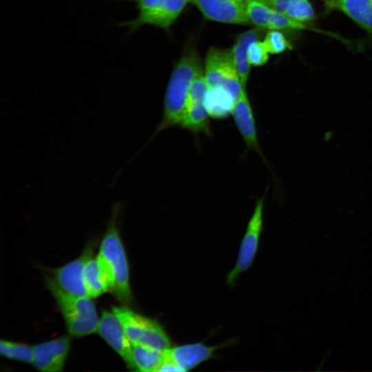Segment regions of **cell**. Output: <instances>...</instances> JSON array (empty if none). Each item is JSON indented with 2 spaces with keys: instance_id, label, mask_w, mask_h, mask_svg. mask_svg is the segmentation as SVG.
Masks as SVG:
<instances>
[{
  "instance_id": "1",
  "label": "cell",
  "mask_w": 372,
  "mask_h": 372,
  "mask_svg": "<svg viewBox=\"0 0 372 372\" xmlns=\"http://www.w3.org/2000/svg\"><path fill=\"white\" fill-rule=\"evenodd\" d=\"M123 208V203L119 201L112 205L110 218L96 257L105 276L109 291L127 306L131 304L133 298L127 256L118 226Z\"/></svg>"
},
{
  "instance_id": "2",
  "label": "cell",
  "mask_w": 372,
  "mask_h": 372,
  "mask_svg": "<svg viewBox=\"0 0 372 372\" xmlns=\"http://www.w3.org/2000/svg\"><path fill=\"white\" fill-rule=\"evenodd\" d=\"M200 68V61L193 53L185 54L177 63L165 90L161 119L149 141L162 131L180 125L192 81Z\"/></svg>"
},
{
  "instance_id": "3",
  "label": "cell",
  "mask_w": 372,
  "mask_h": 372,
  "mask_svg": "<svg viewBox=\"0 0 372 372\" xmlns=\"http://www.w3.org/2000/svg\"><path fill=\"white\" fill-rule=\"evenodd\" d=\"M45 280L70 335L83 337L97 331L100 318L92 298L64 291L52 278L47 277Z\"/></svg>"
},
{
  "instance_id": "4",
  "label": "cell",
  "mask_w": 372,
  "mask_h": 372,
  "mask_svg": "<svg viewBox=\"0 0 372 372\" xmlns=\"http://www.w3.org/2000/svg\"><path fill=\"white\" fill-rule=\"evenodd\" d=\"M112 311L119 319L132 344L145 345L161 351L171 347L168 335L157 321L141 316L125 305L113 307Z\"/></svg>"
},
{
  "instance_id": "5",
  "label": "cell",
  "mask_w": 372,
  "mask_h": 372,
  "mask_svg": "<svg viewBox=\"0 0 372 372\" xmlns=\"http://www.w3.org/2000/svg\"><path fill=\"white\" fill-rule=\"evenodd\" d=\"M136 4L137 16L132 20L121 23L130 32L143 25L163 29L169 28L189 3V0H131Z\"/></svg>"
},
{
  "instance_id": "6",
  "label": "cell",
  "mask_w": 372,
  "mask_h": 372,
  "mask_svg": "<svg viewBox=\"0 0 372 372\" xmlns=\"http://www.w3.org/2000/svg\"><path fill=\"white\" fill-rule=\"evenodd\" d=\"M203 71L207 90H224L236 99L238 98L244 87L231 50L210 48L205 57Z\"/></svg>"
},
{
  "instance_id": "7",
  "label": "cell",
  "mask_w": 372,
  "mask_h": 372,
  "mask_svg": "<svg viewBox=\"0 0 372 372\" xmlns=\"http://www.w3.org/2000/svg\"><path fill=\"white\" fill-rule=\"evenodd\" d=\"M265 194L256 202L252 215L240 245L237 260L227 276V283L232 286L239 276L251 265L258 251L263 227V211Z\"/></svg>"
},
{
  "instance_id": "8",
  "label": "cell",
  "mask_w": 372,
  "mask_h": 372,
  "mask_svg": "<svg viewBox=\"0 0 372 372\" xmlns=\"http://www.w3.org/2000/svg\"><path fill=\"white\" fill-rule=\"evenodd\" d=\"M207 19L227 24L249 25L245 2L239 0H189Z\"/></svg>"
},
{
  "instance_id": "9",
  "label": "cell",
  "mask_w": 372,
  "mask_h": 372,
  "mask_svg": "<svg viewBox=\"0 0 372 372\" xmlns=\"http://www.w3.org/2000/svg\"><path fill=\"white\" fill-rule=\"evenodd\" d=\"M97 331L100 336L116 351L127 366L134 369L132 358V343L128 339L121 322L112 311H102Z\"/></svg>"
},
{
  "instance_id": "10",
  "label": "cell",
  "mask_w": 372,
  "mask_h": 372,
  "mask_svg": "<svg viewBox=\"0 0 372 372\" xmlns=\"http://www.w3.org/2000/svg\"><path fill=\"white\" fill-rule=\"evenodd\" d=\"M231 115L246 149L256 152L267 164L259 145L254 114L245 87L242 89Z\"/></svg>"
},
{
  "instance_id": "11",
  "label": "cell",
  "mask_w": 372,
  "mask_h": 372,
  "mask_svg": "<svg viewBox=\"0 0 372 372\" xmlns=\"http://www.w3.org/2000/svg\"><path fill=\"white\" fill-rule=\"evenodd\" d=\"M70 347L68 336H61L33 346L32 364L45 372L62 371Z\"/></svg>"
},
{
  "instance_id": "12",
  "label": "cell",
  "mask_w": 372,
  "mask_h": 372,
  "mask_svg": "<svg viewBox=\"0 0 372 372\" xmlns=\"http://www.w3.org/2000/svg\"><path fill=\"white\" fill-rule=\"evenodd\" d=\"M92 247L87 246L79 257L54 271V280L64 291L76 296H89L83 280V268L87 258L92 256Z\"/></svg>"
},
{
  "instance_id": "13",
  "label": "cell",
  "mask_w": 372,
  "mask_h": 372,
  "mask_svg": "<svg viewBox=\"0 0 372 372\" xmlns=\"http://www.w3.org/2000/svg\"><path fill=\"white\" fill-rule=\"evenodd\" d=\"M216 349L203 343L183 344L166 349L165 356L185 372L211 358Z\"/></svg>"
},
{
  "instance_id": "14",
  "label": "cell",
  "mask_w": 372,
  "mask_h": 372,
  "mask_svg": "<svg viewBox=\"0 0 372 372\" xmlns=\"http://www.w3.org/2000/svg\"><path fill=\"white\" fill-rule=\"evenodd\" d=\"M326 8L344 13L372 35V0H324Z\"/></svg>"
},
{
  "instance_id": "15",
  "label": "cell",
  "mask_w": 372,
  "mask_h": 372,
  "mask_svg": "<svg viewBox=\"0 0 372 372\" xmlns=\"http://www.w3.org/2000/svg\"><path fill=\"white\" fill-rule=\"evenodd\" d=\"M262 30L256 27L242 33L230 50L241 83L245 88L251 70L248 61L249 46L253 41L259 39Z\"/></svg>"
},
{
  "instance_id": "16",
  "label": "cell",
  "mask_w": 372,
  "mask_h": 372,
  "mask_svg": "<svg viewBox=\"0 0 372 372\" xmlns=\"http://www.w3.org/2000/svg\"><path fill=\"white\" fill-rule=\"evenodd\" d=\"M210 118L204 101L197 102L186 106L180 126L195 136L200 134L210 136Z\"/></svg>"
},
{
  "instance_id": "17",
  "label": "cell",
  "mask_w": 372,
  "mask_h": 372,
  "mask_svg": "<svg viewBox=\"0 0 372 372\" xmlns=\"http://www.w3.org/2000/svg\"><path fill=\"white\" fill-rule=\"evenodd\" d=\"M236 100L224 90H207L204 105L211 118L221 120L231 115Z\"/></svg>"
},
{
  "instance_id": "18",
  "label": "cell",
  "mask_w": 372,
  "mask_h": 372,
  "mask_svg": "<svg viewBox=\"0 0 372 372\" xmlns=\"http://www.w3.org/2000/svg\"><path fill=\"white\" fill-rule=\"evenodd\" d=\"M165 351L145 345L132 344L134 369L144 372H158L164 360Z\"/></svg>"
},
{
  "instance_id": "19",
  "label": "cell",
  "mask_w": 372,
  "mask_h": 372,
  "mask_svg": "<svg viewBox=\"0 0 372 372\" xmlns=\"http://www.w3.org/2000/svg\"><path fill=\"white\" fill-rule=\"evenodd\" d=\"M83 280L88 296L92 298L109 291L105 276L96 257L91 256L86 260L83 268Z\"/></svg>"
},
{
  "instance_id": "20",
  "label": "cell",
  "mask_w": 372,
  "mask_h": 372,
  "mask_svg": "<svg viewBox=\"0 0 372 372\" xmlns=\"http://www.w3.org/2000/svg\"><path fill=\"white\" fill-rule=\"evenodd\" d=\"M0 353L8 359L25 363H32L34 355L33 347L5 340L0 341Z\"/></svg>"
},
{
  "instance_id": "21",
  "label": "cell",
  "mask_w": 372,
  "mask_h": 372,
  "mask_svg": "<svg viewBox=\"0 0 372 372\" xmlns=\"http://www.w3.org/2000/svg\"><path fill=\"white\" fill-rule=\"evenodd\" d=\"M248 17L256 27L267 29L271 8L261 0H248L245 2Z\"/></svg>"
},
{
  "instance_id": "22",
  "label": "cell",
  "mask_w": 372,
  "mask_h": 372,
  "mask_svg": "<svg viewBox=\"0 0 372 372\" xmlns=\"http://www.w3.org/2000/svg\"><path fill=\"white\" fill-rule=\"evenodd\" d=\"M284 13L293 20L308 24L313 20L315 12L309 0H295L286 8Z\"/></svg>"
},
{
  "instance_id": "23",
  "label": "cell",
  "mask_w": 372,
  "mask_h": 372,
  "mask_svg": "<svg viewBox=\"0 0 372 372\" xmlns=\"http://www.w3.org/2000/svg\"><path fill=\"white\" fill-rule=\"evenodd\" d=\"M263 42L269 54H280L291 48L289 42L280 30H269Z\"/></svg>"
},
{
  "instance_id": "24",
  "label": "cell",
  "mask_w": 372,
  "mask_h": 372,
  "mask_svg": "<svg viewBox=\"0 0 372 372\" xmlns=\"http://www.w3.org/2000/svg\"><path fill=\"white\" fill-rule=\"evenodd\" d=\"M268 52L263 41L259 39L253 41L248 49V61L254 66H261L269 60Z\"/></svg>"
},
{
  "instance_id": "25",
  "label": "cell",
  "mask_w": 372,
  "mask_h": 372,
  "mask_svg": "<svg viewBox=\"0 0 372 372\" xmlns=\"http://www.w3.org/2000/svg\"><path fill=\"white\" fill-rule=\"evenodd\" d=\"M265 4L270 8L283 12L285 11L287 7L295 0H261Z\"/></svg>"
},
{
  "instance_id": "26",
  "label": "cell",
  "mask_w": 372,
  "mask_h": 372,
  "mask_svg": "<svg viewBox=\"0 0 372 372\" xmlns=\"http://www.w3.org/2000/svg\"><path fill=\"white\" fill-rule=\"evenodd\" d=\"M239 1H243V2H246V1H248V0H239Z\"/></svg>"
}]
</instances>
